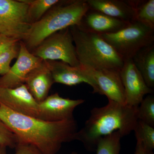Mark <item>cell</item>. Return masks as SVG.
Returning <instances> with one entry per match:
<instances>
[{
  "instance_id": "obj_4",
  "label": "cell",
  "mask_w": 154,
  "mask_h": 154,
  "mask_svg": "<svg viewBox=\"0 0 154 154\" xmlns=\"http://www.w3.org/2000/svg\"><path fill=\"white\" fill-rule=\"evenodd\" d=\"M80 65L120 71L124 60L101 35L70 27Z\"/></svg>"
},
{
  "instance_id": "obj_23",
  "label": "cell",
  "mask_w": 154,
  "mask_h": 154,
  "mask_svg": "<svg viewBox=\"0 0 154 154\" xmlns=\"http://www.w3.org/2000/svg\"><path fill=\"white\" fill-rule=\"evenodd\" d=\"M19 48L17 43L0 54V75H4L9 71L11 61L18 56Z\"/></svg>"
},
{
  "instance_id": "obj_29",
  "label": "cell",
  "mask_w": 154,
  "mask_h": 154,
  "mask_svg": "<svg viewBox=\"0 0 154 154\" xmlns=\"http://www.w3.org/2000/svg\"><path fill=\"white\" fill-rule=\"evenodd\" d=\"M72 154H77V153L76 152H73Z\"/></svg>"
},
{
  "instance_id": "obj_9",
  "label": "cell",
  "mask_w": 154,
  "mask_h": 154,
  "mask_svg": "<svg viewBox=\"0 0 154 154\" xmlns=\"http://www.w3.org/2000/svg\"><path fill=\"white\" fill-rule=\"evenodd\" d=\"M119 72L124 88L125 105L137 107L145 95L152 93L153 90L147 85L132 59L124 60Z\"/></svg>"
},
{
  "instance_id": "obj_10",
  "label": "cell",
  "mask_w": 154,
  "mask_h": 154,
  "mask_svg": "<svg viewBox=\"0 0 154 154\" xmlns=\"http://www.w3.org/2000/svg\"><path fill=\"white\" fill-rule=\"evenodd\" d=\"M16 63L6 74L0 78V87L15 88L25 84L26 77L44 60L33 55L23 42L19 43V54Z\"/></svg>"
},
{
  "instance_id": "obj_7",
  "label": "cell",
  "mask_w": 154,
  "mask_h": 154,
  "mask_svg": "<svg viewBox=\"0 0 154 154\" xmlns=\"http://www.w3.org/2000/svg\"><path fill=\"white\" fill-rule=\"evenodd\" d=\"M33 55L44 61H61L72 66L80 64L69 28L54 33L33 49Z\"/></svg>"
},
{
  "instance_id": "obj_13",
  "label": "cell",
  "mask_w": 154,
  "mask_h": 154,
  "mask_svg": "<svg viewBox=\"0 0 154 154\" xmlns=\"http://www.w3.org/2000/svg\"><path fill=\"white\" fill-rule=\"evenodd\" d=\"M128 23L109 17L102 12L89 10L77 26L84 31L102 35L119 31Z\"/></svg>"
},
{
  "instance_id": "obj_25",
  "label": "cell",
  "mask_w": 154,
  "mask_h": 154,
  "mask_svg": "<svg viewBox=\"0 0 154 154\" xmlns=\"http://www.w3.org/2000/svg\"><path fill=\"white\" fill-rule=\"evenodd\" d=\"M19 42L15 38L0 34V54Z\"/></svg>"
},
{
  "instance_id": "obj_22",
  "label": "cell",
  "mask_w": 154,
  "mask_h": 154,
  "mask_svg": "<svg viewBox=\"0 0 154 154\" xmlns=\"http://www.w3.org/2000/svg\"><path fill=\"white\" fill-rule=\"evenodd\" d=\"M138 120L154 126V97L149 94L143 98L138 107Z\"/></svg>"
},
{
  "instance_id": "obj_28",
  "label": "cell",
  "mask_w": 154,
  "mask_h": 154,
  "mask_svg": "<svg viewBox=\"0 0 154 154\" xmlns=\"http://www.w3.org/2000/svg\"><path fill=\"white\" fill-rule=\"evenodd\" d=\"M0 154H8L7 151V147L0 145Z\"/></svg>"
},
{
  "instance_id": "obj_16",
  "label": "cell",
  "mask_w": 154,
  "mask_h": 154,
  "mask_svg": "<svg viewBox=\"0 0 154 154\" xmlns=\"http://www.w3.org/2000/svg\"><path fill=\"white\" fill-rule=\"evenodd\" d=\"M54 83L51 72L44 60L41 65L28 74L25 84L30 94L39 103L48 96L50 90Z\"/></svg>"
},
{
  "instance_id": "obj_3",
  "label": "cell",
  "mask_w": 154,
  "mask_h": 154,
  "mask_svg": "<svg viewBox=\"0 0 154 154\" xmlns=\"http://www.w3.org/2000/svg\"><path fill=\"white\" fill-rule=\"evenodd\" d=\"M89 10L86 0L61 1L41 19L32 23L28 36L23 42L29 50L34 49L54 33L71 26H78Z\"/></svg>"
},
{
  "instance_id": "obj_2",
  "label": "cell",
  "mask_w": 154,
  "mask_h": 154,
  "mask_svg": "<svg viewBox=\"0 0 154 154\" xmlns=\"http://www.w3.org/2000/svg\"><path fill=\"white\" fill-rule=\"evenodd\" d=\"M138 107L108 100L105 106L91 110L84 127L77 132L75 140L82 142L87 150L94 151L101 138L116 131L122 137L129 134L138 120Z\"/></svg>"
},
{
  "instance_id": "obj_24",
  "label": "cell",
  "mask_w": 154,
  "mask_h": 154,
  "mask_svg": "<svg viewBox=\"0 0 154 154\" xmlns=\"http://www.w3.org/2000/svg\"><path fill=\"white\" fill-rule=\"evenodd\" d=\"M18 143V139L12 131L0 120V145L10 148H16Z\"/></svg>"
},
{
  "instance_id": "obj_21",
  "label": "cell",
  "mask_w": 154,
  "mask_h": 154,
  "mask_svg": "<svg viewBox=\"0 0 154 154\" xmlns=\"http://www.w3.org/2000/svg\"><path fill=\"white\" fill-rule=\"evenodd\" d=\"M133 131L137 141L142 144L146 148L153 151L154 148L153 127L138 120Z\"/></svg>"
},
{
  "instance_id": "obj_8",
  "label": "cell",
  "mask_w": 154,
  "mask_h": 154,
  "mask_svg": "<svg viewBox=\"0 0 154 154\" xmlns=\"http://www.w3.org/2000/svg\"><path fill=\"white\" fill-rule=\"evenodd\" d=\"M79 66L95 84L97 94L105 95L108 100L125 105L124 88L120 71L96 69L82 65Z\"/></svg>"
},
{
  "instance_id": "obj_27",
  "label": "cell",
  "mask_w": 154,
  "mask_h": 154,
  "mask_svg": "<svg viewBox=\"0 0 154 154\" xmlns=\"http://www.w3.org/2000/svg\"><path fill=\"white\" fill-rule=\"evenodd\" d=\"M134 154H154L152 151H150L146 148L142 144L137 141L135 151Z\"/></svg>"
},
{
  "instance_id": "obj_11",
  "label": "cell",
  "mask_w": 154,
  "mask_h": 154,
  "mask_svg": "<svg viewBox=\"0 0 154 154\" xmlns=\"http://www.w3.org/2000/svg\"><path fill=\"white\" fill-rule=\"evenodd\" d=\"M0 104L16 113L38 118L39 104L25 84L15 88L0 87Z\"/></svg>"
},
{
  "instance_id": "obj_19",
  "label": "cell",
  "mask_w": 154,
  "mask_h": 154,
  "mask_svg": "<svg viewBox=\"0 0 154 154\" xmlns=\"http://www.w3.org/2000/svg\"><path fill=\"white\" fill-rule=\"evenodd\" d=\"M28 5V16L32 23L41 19L54 6L61 2L60 0H25Z\"/></svg>"
},
{
  "instance_id": "obj_5",
  "label": "cell",
  "mask_w": 154,
  "mask_h": 154,
  "mask_svg": "<svg viewBox=\"0 0 154 154\" xmlns=\"http://www.w3.org/2000/svg\"><path fill=\"white\" fill-rule=\"evenodd\" d=\"M101 36L123 60L132 59L141 49L154 44V30L136 21L119 31Z\"/></svg>"
},
{
  "instance_id": "obj_18",
  "label": "cell",
  "mask_w": 154,
  "mask_h": 154,
  "mask_svg": "<svg viewBox=\"0 0 154 154\" xmlns=\"http://www.w3.org/2000/svg\"><path fill=\"white\" fill-rule=\"evenodd\" d=\"M134 21L154 30V0L134 1Z\"/></svg>"
},
{
  "instance_id": "obj_1",
  "label": "cell",
  "mask_w": 154,
  "mask_h": 154,
  "mask_svg": "<svg viewBox=\"0 0 154 154\" xmlns=\"http://www.w3.org/2000/svg\"><path fill=\"white\" fill-rule=\"evenodd\" d=\"M0 120L16 136L18 144L32 146L41 154H57L63 143L75 140L78 131L75 119L45 121L16 113L1 104Z\"/></svg>"
},
{
  "instance_id": "obj_15",
  "label": "cell",
  "mask_w": 154,
  "mask_h": 154,
  "mask_svg": "<svg viewBox=\"0 0 154 154\" xmlns=\"http://www.w3.org/2000/svg\"><path fill=\"white\" fill-rule=\"evenodd\" d=\"M89 10L99 11L109 17L127 22L134 21V1L86 0Z\"/></svg>"
},
{
  "instance_id": "obj_12",
  "label": "cell",
  "mask_w": 154,
  "mask_h": 154,
  "mask_svg": "<svg viewBox=\"0 0 154 154\" xmlns=\"http://www.w3.org/2000/svg\"><path fill=\"white\" fill-rule=\"evenodd\" d=\"M84 102L83 99L74 100L61 97L57 93L53 94L38 103V118L50 122L74 119L75 109Z\"/></svg>"
},
{
  "instance_id": "obj_6",
  "label": "cell",
  "mask_w": 154,
  "mask_h": 154,
  "mask_svg": "<svg viewBox=\"0 0 154 154\" xmlns=\"http://www.w3.org/2000/svg\"><path fill=\"white\" fill-rule=\"evenodd\" d=\"M25 0H0V34L25 41L32 23Z\"/></svg>"
},
{
  "instance_id": "obj_20",
  "label": "cell",
  "mask_w": 154,
  "mask_h": 154,
  "mask_svg": "<svg viewBox=\"0 0 154 154\" xmlns=\"http://www.w3.org/2000/svg\"><path fill=\"white\" fill-rule=\"evenodd\" d=\"M122 136L118 131L101 138L96 145V154H119Z\"/></svg>"
},
{
  "instance_id": "obj_26",
  "label": "cell",
  "mask_w": 154,
  "mask_h": 154,
  "mask_svg": "<svg viewBox=\"0 0 154 154\" xmlns=\"http://www.w3.org/2000/svg\"><path fill=\"white\" fill-rule=\"evenodd\" d=\"M15 154H41L37 149L29 145L18 144Z\"/></svg>"
},
{
  "instance_id": "obj_17",
  "label": "cell",
  "mask_w": 154,
  "mask_h": 154,
  "mask_svg": "<svg viewBox=\"0 0 154 154\" xmlns=\"http://www.w3.org/2000/svg\"><path fill=\"white\" fill-rule=\"evenodd\" d=\"M147 85L154 88V44L142 48L132 58Z\"/></svg>"
},
{
  "instance_id": "obj_14",
  "label": "cell",
  "mask_w": 154,
  "mask_h": 154,
  "mask_svg": "<svg viewBox=\"0 0 154 154\" xmlns=\"http://www.w3.org/2000/svg\"><path fill=\"white\" fill-rule=\"evenodd\" d=\"M45 61L51 72L54 83L69 86L85 83L92 87L94 94L97 93L95 84L79 66H72L61 61Z\"/></svg>"
}]
</instances>
